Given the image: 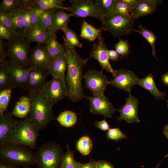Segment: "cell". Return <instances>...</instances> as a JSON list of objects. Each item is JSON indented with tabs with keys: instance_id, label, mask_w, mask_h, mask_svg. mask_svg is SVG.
<instances>
[{
	"instance_id": "cell-30",
	"label": "cell",
	"mask_w": 168,
	"mask_h": 168,
	"mask_svg": "<svg viewBox=\"0 0 168 168\" xmlns=\"http://www.w3.org/2000/svg\"><path fill=\"white\" fill-rule=\"evenodd\" d=\"M138 27L139 30H133V31L141 34L148 42L152 48V54L156 57L155 44L157 37L156 35L151 30L144 27L140 24Z\"/></svg>"
},
{
	"instance_id": "cell-3",
	"label": "cell",
	"mask_w": 168,
	"mask_h": 168,
	"mask_svg": "<svg viewBox=\"0 0 168 168\" xmlns=\"http://www.w3.org/2000/svg\"><path fill=\"white\" fill-rule=\"evenodd\" d=\"M0 159L23 167L35 164L36 153L27 146L6 142L0 145Z\"/></svg>"
},
{
	"instance_id": "cell-7",
	"label": "cell",
	"mask_w": 168,
	"mask_h": 168,
	"mask_svg": "<svg viewBox=\"0 0 168 168\" xmlns=\"http://www.w3.org/2000/svg\"><path fill=\"white\" fill-rule=\"evenodd\" d=\"M135 21L130 15L113 13L104 18L101 29L115 37L129 35L133 31Z\"/></svg>"
},
{
	"instance_id": "cell-53",
	"label": "cell",
	"mask_w": 168,
	"mask_h": 168,
	"mask_svg": "<svg viewBox=\"0 0 168 168\" xmlns=\"http://www.w3.org/2000/svg\"><path fill=\"white\" fill-rule=\"evenodd\" d=\"M130 7L131 9L133 8L137 4L139 0H123Z\"/></svg>"
},
{
	"instance_id": "cell-60",
	"label": "cell",
	"mask_w": 168,
	"mask_h": 168,
	"mask_svg": "<svg viewBox=\"0 0 168 168\" xmlns=\"http://www.w3.org/2000/svg\"><path fill=\"white\" fill-rule=\"evenodd\" d=\"M166 100L167 101V107L168 108V100Z\"/></svg>"
},
{
	"instance_id": "cell-6",
	"label": "cell",
	"mask_w": 168,
	"mask_h": 168,
	"mask_svg": "<svg viewBox=\"0 0 168 168\" xmlns=\"http://www.w3.org/2000/svg\"><path fill=\"white\" fill-rule=\"evenodd\" d=\"M35 153L37 168H60L63 155L58 144L53 142H45Z\"/></svg>"
},
{
	"instance_id": "cell-50",
	"label": "cell",
	"mask_w": 168,
	"mask_h": 168,
	"mask_svg": "<svg viewBox=\"0 0 168 168\" xmlns=\"http://www.w3.org/2000/svg\"><path fill=\"white\" fill-rule=\"evenodd\" d=\"M0 168H19L18 166L0 159Z\"/></svg>"
},
{
	"instance_id": "cell-32",
	"label": "cell",
	"mask_w": 168,
	"mask_h": 168,
	"mask_svg": "<svg viewBox=\"0 0 168 168\" xmlns=\"http://www.w3.org/2000/svg\"><path fill=\"white\" fill-rule=\"evenodd\" d=\"M76 147L82 155H87L90 154L92 149L93 142L89 137L83 136L77 142Z\"/></svg>"
},
{
	"instance_id": "cell-19",
	"label": "cell",
	"mask_w": 168,
	"mask_h": 168,
	"mask_svg": "<svg viewBox=\"0 0 168 168\" xmlns=\"http://www.w3.org/2000/svg\"><path fill=\"white\" fill-rule=\"evenodd\" d=\"M51 34V33L47 29L38 24L35 27L30 28L25 30L23 36L31 42H35L39 44L45 45Z\"/></svg>"
},
{
	"instance_id": "cell-20",
	"label": "cell",
	"mask_w": 168,
	"mask_h": 168,
	"mask_svg": "<svg viewBox=\"0 0 168 168\" xmlns=\"http://www.w3.org/2000/svg\"><path fill=\"white\" fill-rule=\"evenodd\" d=\"M156 5L152 0H139L131 9L130 15L135 21L140 17L146 16L155 12Z\"/></svg>"
},
{
	"instance_id": "cell-18",
	"label": "cell",
	"mask_w": 168,
	"mask_h": 168,
	"mask_svg": "<svg viewBox=\"0 0 168 168\" xmlns=\"http://www.w3.org/2000/svg\"><path fill=\"white\" fill-rule=\"evenodd\" d=\"M18 121L11 114H0V145L6 142L14 130Z\"/></svg>"
},
{
	"instance_id": "cell-48",
	"label": "cell",
	"mask_w": 168,
	"mask_h": 168,
	"mask_svg": "<svg viewBox=\"0 0 168 168\" xmlns=\"http://www.w3.org/2000/svg\"><path fill=\"white\" fill-rule=\"evenodd\" d=\"M95 125L97 128L104 131L108 130L110 129L109 125L105 119L96 122Z\"/></svg>"
},
{
	"instance_id": "cell-37",
	"label": "cell",
	"mask_w": 168,
	"mask_h": 168,
	"mask_svg": "<svg viewBox=\"0 0 168 168\" xmlns=\"http://www.w3.org/2000/svg\"><path fill=\"white\" fill-rule=\"evenodd\" d=\"M10 88L11 87L9 74L4 64L0 63V90Z\"/></svg>"
},
{
	"instance_id": "cell-33",
	"label": "cell",
	"mask_w": 168,
	"mask_h": 168,
	"mask_svg": "<svg viewBox=\"0 0 168 168\" xmlns=\"http://www.w3.org/2000/svg\"><path fill=\"white\" fill-rule=\"evenodd\" d=\"M67 151L63 156L61 168H77L78 162L75 160L73 154L70 150L69 145L66 144Z\"/></svg>"
},
{
	"instance_id": "cell-55",
	"label": "cell",
	"mask_w": 168,
	"mask_h": 168,
	"mask_svg": "<svg viewBox=\"0 0 168 168\" xmlns=\"http://www.w3.org/2000/svg\"><path fill=\"white\" fill-rule=\"evenodd\" d=\"M163 133L164 135H168V124H166L164 127Z\"/></svg>"
},
{
	"instance_id": "cell-43",
	"label": "cell",
	"mask_w": 168,
	"mask_h": 168,
	"mask_svg": "<svg viewBox=\"0 0 168 168\" xmlns=\"http://www.w3.org/2000/svg\"><path fill=\"white\" fill-rule=\"evenodd\" d=\"M108 139L118 141L123 139H127V136L124 134L119 128L110 129L106 134Z\"/></svg>"
},
{
	"instance_id": "cell-1",
	"label": "cell",
	"mask_w": 168,
	"mask_h": 168,
	"mask_svg": "<svg viewBox=\"0 0 168 168\" xmlns=\"http://www.w3.org/2000/svg\"><path fill=\"white\" fill-rule=\"evenodd\" d=\"M63 37L67 62L65 82L68 91V97L72 102H77L86 97L83 93L82 84L84 76L83 69L90 58H82L77 53L75 48L68 44L65 37L63 35Z\"/></svg>"
},
{
	"instance_id": "cell-35",
	"label": "cell",
	"mask_w": 168,
	"mask_h": 168,
	"mask_svg": "<svg viewBox=\"0 0 168 168\" xmlns=\"http://www.w3.org/2000/svg\"><path fill=\"white\" fill-rule=\"evenodd\" d=\"M12 88H7L0 90V114L4 113L9 104Z\"/></svg>"
},
{
	"instance_id": "cell-49",
	"label": "cell",
	"mask_w": 168,
	"mask_h": 168,
	"mask_svg": "<svg viewBox=\"0 0 168 168\" xmlns=\"http://www.w3.org/2000/svg\"><path fill=\"white\" fill-rule=\"evenodd\" d=\"M77 168H97V162L91 160L86 164L78 162Z\"/></svg>"
},
{
	"instance_id": "cell-9",
	"label": "cell",
	"mask_w": 168,
	"mask_h": 168,
	"mask_svg": "<svg viewBox=\"0 0 168 168\" xmlns=\"http://www.w3.org/2000/svg\"><path fill=\"white\" fill-rule=\"evenodd\" d=\"M0 63L4 64L9 74L12 88L26 89L28 77L31 68H24L9 60L7 59L3 63Z\"/></svg>"
},
{
	"instance_id": "cell-44",
	"label": "cell",
	"mask_w": 168,
	"mask_h": 168,
	"mask_svg": "<svg viewBox=\"0 0 168 168\" xmlns=\"http://www.w3.org/2000/svg\"><path fill=\"white\" fill-rule=\"evenodd\" d=\"M18 6L24 9H30L36 5L35 0H16Z\"/></svg>"
},
{
	"instance_id": "cell-4",
	"label": "cell",
	"mask_w": 168,
	"mask_h": 168,
	"mask_svg": "<svg viewBox=\"0 0 168 168\" xmlns=\"http://www.w3.org/2000/svg\"><path fill=\"white\" fill-rule=\"evenodd\" d=\"M39 130L27 116L23 120L17 121L14 130L6 142L17 143L34 150L39 137Z\"/></svg>"
},
{
	"instance_id": "cell-34",
	"label": "cell",
	"mask_w": 168,
	"mask_h": 168,
	"mask_svg": "<svg viewBox=\"0 0 168 168\" xmlns=\"http://www.w3.org/2000/svg\"><path fill=\"white\" fill-rule=\"evenodd\" d=\"M61 30L64 33L67 42L71 47L75 48L82 47L83 44L79 41L76 33L67 26Z\"/></svg>"
},
{
	"instance_id": "cell-25",
	"label": "cell",
	"mask_w": 168,
	"mask_h": 168,
	"mask_svg": "<svg viewBox=\"0 0 168 168\" xmlns=\"http://www.w3.org/2000/svg\"><path fill=\"white\" fill-rule=\"evenodd\" d=\"M31 106L30 97L22 96L16 103L11 114L12 115L21 118H25L30 113Z\"/></svg>"
},
{
	"instance_id": "cell-54",
	"label": "cell",
	"mask_w": 168,
	"mask_h": 168,
	"mask_svg": "<svg viewBox=\"0 0 168 168\" xmlns=\"http://www.w3.org/2000/svg\"><path fill=\"white\" fill-rule=\"evenodd\" d=\"M161 80L162 83L164 85L168 86V72L162 75L161 77Z\"/></svg>"
},
{
	"instance_id": "cell-12",
	"label": "cell",
	"mask_w": 168,
	"mask_h": 168,
	"mask_svg": "<svg viewBox=\"0 0 168 168\" xmlns=\"http://www.w3.org/2000/svg\"><path fill=\"white\" fill-rule=\"evenodd\" d=\"M89 100L90 111L96 115H101L106 118H111L116 110L108 98L104 94L86 96Z\"/></svg>"
},
{
	"instance_id": "cell-39",
	"label": "cell",
	"mask_w": 168,
	"mask_h": 168,
	"mask_svg": "<svg viewBox=\"0 0 168 168\" xmlns=\"http://www.w3.org/2000/svg\"><path fill=\"white\" fill-rule=\"evenodd\" d=\"M18 7L16 0H2L0 5V13L9 14Z\"/></svg>"
},
{
	"instance_id": "cell-47",
	"label": "cell",
	"mask_w": 168,
	"mask_h": 168,
	"mask_svg": "<svg viewBox=\"0 0 168 168\" xmlns=\"http://www.w3.org/2000/svg\"><path fill=\"white\" fill-rule=\"evenodd\" d=\"M12 36L9 30L1 24H0V39H5L8 41L12 39Z\"/></svg>"
},
{
	"instance_id": "cell-28",
	"label": "cell",
	"mask_w": 168,
	"mask_h": 168,
	"mask_svg": "<svg viewBox=\"0 0 168 168\" xmlns=\"http://www.w3.org/2000/svg\"><path fill=\"white\" fill-rule=\"evenodd\" d=\"M77 117L75 113L72 111L66 110L62 112L57 118V120L62 126L71 127L76 123Z\"/></svg>"
},
{
	"instance_id": "cell-17",
	"label": "cell",
	"mask_w": 168,
	"mask_h": 168,
	"mask_svg": "<svg viewBox=\"0 0 168 168\" xmlns=\"http://www.w3.org/2000/svg\"><path fill=\"white\" fill-rule=\"evenodd\" d=\"M49 74L47 70L39 68H31L29 74L26 89L28 91L42 92Z\"/></svg>"
},
{
	"instance_id": "cell-52",
	"label": "cell",
	"mask_w": 168,
	"mask_h": 168,
	"mask_svg": "<svg viewBox=\"0 0 168 168\" xmlns=\"http://www.w3.org/2000/svg\"><path fill=\"white\" fill-rule=\"evenodd\" d=\"M97 168H114L110 162L105 160H100L97 162Z\"/></svg>"
},
{
	"instance_id": "cell-57",
	"label": "cell",
	"mask_w": 168,
	"mask_h": 168,
	"mask_svg": "<svg viewBox=\"0 0 168 168\" xmlns=\"http://www.w3.org/2000/svg\"><path fill=\"white\" fill-rule=\"evenodd\" d=\"M154 2L156 3V5L158 4H160L162 3V2L161 0H154Z\"/></svg>"
},
{
	"instance_id": "cell-15",
	"label": "cell",
	"mask_w": 168,
	"mask_h": 168,
	"mask_svg": "<svg viewBox=\"0 0 168 168\" xmlns=\"http://www.w3.org/2000/svg\"><path fill=\"white\" fill-rule=\"evenodd\" d=\"M53 61L45 45L38 44L31 49L29 58V67L47 70Z\"/></svg>"
},
{
	"instance_id": "cell-23",
	"label": "cell",
	"mask_w": 168,
	"mask_h": 168,
	"mask_svg": "<svg viewBox=\"0 0 168 168\" xmlns=\"http://www.w3.org/2000/svg\"><path fill=\"white\" fill-rule=\"evenodd\" d=\"M45 46L53 60L61 56H65L63 45L58 42L55 33H51Z\"/></svg>"
},
{
	"instance_id": "cell-56",
	"label": "cell",
	"mask_w": 168,
	"mask_h": 168,
	"mask_svg": "<svg viewBox=\"0 0 168 168\" xmlns=\"http://www.w3.org/2000/svg\"><path fill=\"white\" fill-rule=\"evenodd\" d=\"M168 154H166L164 157V158L159 163H158L157 165L154 168H158L161 164L162 162L168 156Z\"/></svg>"
},
{
	"instance_id": "cell-59",
	"label": "cell",
	"mask_w": 168,
	"mask_h": 168,
	"mask_svg": "<svg viewBox=\"0 0 168 168\" xmlns=\"http://www.w3.org/2000/svg\"><path fill=\"white\" fill-rule=\"evenodd\" d=\"M165 137H166L168 140V135H164Z\"/></svg>"
},
{
	"instance_id": "cell-14",
	"label": "cell",
	"mask_w": 168,
	"mask_h": 168,
	"mask_svg": "<svg viewBox=\"0 0 168 168\" xmlns=\"http://www.w3.org/2000/svg\"><path fill=\"white\" fill-rule=\"evenodd\" d=\"M113 76V78L109 81V84L128 92L137 84L139 79L133 72L125 69L115 70Z\"/></svg>"
},
{
	"instance_id": "cell-29",
	"label": "cell",
	"mask_w": 168,
	"mask_h": 168,
	"mask_svg": "<svg viewBox=\"0 0 168 168\" xmlns=\"http://www.w3.org/2000/svg\"><path fill=\"white\" fill-rule=\"evenodd\" d=\"M117 1V0H96L94 1V2L97 6L104 18L112 14L114 7Z\"/></svg>"
},
{
	"instance_id": "cell-22",
	"label": "cell",
	"mask_w": 168,
	"mask_h": 168,
	"mask_svg": "<svg viewBox=\"0 0 168 168\" xmlns=\"http://www.w3.org/2000/svg\"><path fill=\"white\" fill-rule=\"evenodd\" d=\"M137 84L148 91L156 99L160 100L164 99L166 94L158 90L152 73H149L145 77L139 79Z\"/></svg>"
},
{
	"instance_id": "cell-31",
	"label": "cell",
	"mask_w": 168,
	"mask_h": 168,
	"mask_svg": "<svg viewBox=\"0 0 168 168\" xmlns=\"http://www.w3.org/2000/svg\"><path fill=\"white\" fill-rule=\"evenodd\" d=\"M63 0H35L36 4L44 10L60 9L68 10V7L64 6Z\"/></svg>"
},
{
	"instance_id": "cell-58",
	"label": "cell",
	"mask_w": 168,
	"mask_h": 168,
	"mask_svg": "<svg viewBox=\"0 0 168 168\" xmlns=\"http://www.w3.org/2000/svg\"><path fill=\"white\" fill-rule=\"evenodd\" d=\"M23 168H33L31 167L30 166H27L23 167Z\"/></svg>"
},
{
	"instance_id": "cell-2",
	"label": "cell",
	"mask_w": 168,
	"mask_h": 168,
	"mask_svg": "<svg viewBox=\"0 0 168 168\" xmlns=\"http://www.w3.org/2000/svg\"><path fill=\"white\" fill-rule=\"evenodd\" d=\"M31 101L29 117L39 130H42L54 119L53 105L42 92L28 91Z\"/></svg>"
},
{
	"instance_id": "cell-51",
	"label": "cell",
	"mask_w": 168,
	"mask_h": 168,
	"mask_svg": "<svg viewBox=\"0 0 168 168\" xmlns=\"http://www.w3.org/2000/svg\"><path fill=\"white\" fill-rule=\"evenodd\" d=\"M107 52L110 59L114 61L119 60V54L115 50L107 49Z\"/></svg>"
},
{
	"instance_id": "cell-21",
	"label": "cell",
	"mask_w": 168,
	"mask_h": 168,
	"mask_svg": "<svg viewBox=\"0 0 168 168\" xmlns=\"http://www.w3.org/2000/svg\"><path fill=\"white\" fill-rule=\"evenodd\" d=\"M67 69V60L65 56H61L53 60L47 70L52 77L65 81V72Z\"/></svg>"
},
{
	"instance_id": "cell-10",
	"label": "cell",
	"mask_w": 168,
	"mask_h": 168,
	"mask_svg": "<svg viewBox=\"0 0 168 168\" xmlns=\"http://www.w3.org/2000/svg\"><path fill=\"white\" fill-rule=\"evenodd\" d=\"M42 93L54 105L66 97H68V91L65 81L53 77L46 83Z\"/></svg>"
},
{
	"instance_id": "cell-41",
	"label": "cell",
	"mask_w": 168,
	"mask_h": 168,
	"mask_svg": "<svg viewBox=\"0 0 168 168\" xmlns=\"http://www.w3.org/2000/svg\"><path fill=\"white\" fill-rule=\"evenodd\" d=\"M115 51L122 57L127 56L129 52L128 41L119 38V41L114 45Z\"/></svg>"
},
{
	"instance_id": "cell-42",
	"label": "cell",
	"mask_w": 168,
	"mask_h": 168,
	"mask_svg": "<svg viewBox=\"0 0 168 168\" xmlns=\"http://www.w3.org/2000/svg\"><path fill=\"white\" fill-rule=\"evenodd\" d=\"M131 9L123 0H117L114 7L113 13L129 15Z\"/></svg>"
},
{
	"instance_id": "cell-11",
	"label": "cell",
	"mask_w": 168,
	"mask_h": 168,
	"mask_svg": "<svg viewBox=\"0 0 168 168\" xmlns=\"http://www.w3.org/2000/svg\"><path fill=\"white\" fill-rule=\"evenodd\" d=\"M85 87L88 89L93 95L104 94L109 81L103 73V70H89L84 74Z\"/></svg>"
},
{
	"instance_id": "cell-38",
	"label": "cell",
	"mask_w": 168,
	"mask_h": 168,
	"mask_svg": "<svg viewBox=\"0 0 168 168\" xmlns=\"http://www.w3.org/2000/svg\"><path fill=\"white\" fill-rule=\"evenodd\" d=\"M0 24L7 28L12 36L19 35L17 34L14 25L8 14L0 13Z\"/></svg>"
},
{
	"instance_id": "cell-40",
	"label": "cell",
	"mask_w": 168,
	"mask_h": 168,
	"mask_svg": "<svg viewBox=\"0 0 168 168\" xmlns=\"http://www.w3.org/2000/svg\"><path fill=\"white\" fill-rule=\"evenodd\" d=\"M54 14L53 9L45 10L38 24L49 30L52 22Z\"/></svg>"
},
{
	"instance_id": "cell-5",
	"label": "cell",
	"mask_w": 168,
	"mask_h": 168,
	"mask_svg": "<svg viewBox=\"0 0 168 168\" xmlns=\"http://www.w3.org/2000/svg\"><path fill=\"white\" fill-rule=\"evenodd\" d=\"M31 42L21 35L13 36L6 42L7 57L14 63L24 68L29 67Z\"/></svg>"
},
{
	"instance_id": "cell-61",
	"label": "cell",
	"mask_w": 168,
	"mask_h": 168,
	"mask_svg": "<svg viewBox=\"0 0 168 168\" xmlns=\"http://www.w3.org/2000/svg\"></svg>"
},
{
	"instance_id": "cell-27",
	"label": "cell",
	"mask_w": 168,
	"mask_h": 168,
	"mask_svg": "<svg viewBox=\"0 0 168 168\" xmlns=\"http://www.w3.org/2000/svg\"><path fill=\"white\" fill-rule=\"evenodd\" d=\"M24 9L18 6L12 12L8 14L18 35H22L24 32Z\"/></svg>"
},
{
	"instance_id": "cell-16",
	"label": "cell",
	"mask_w": 168,
	"mask_h": 168,
	"mask_svg": "<svg viewBox=\"0 0 168 168\" xmlns=\"http://www.w3.org/2000/svg\"><path fill=\"white\" fill-rule=\"evenodd\" d=\"M128 92V96L126 98V103L118 110L120 115L117 121L124 120L128 123H139L140 120L138 116V100L131 94V91Z\"/></svg>"
},
{
	"instance_id": "cell-24",
	"label": "cell",
	"mask_w": 168,
	"mask_h": 168,
	"mask_svg": "<svg viewBox=\"0 0 168 168\" xmlns=\"http://www.w3.org/2000/svg\"><path fill=\"white\" fill-rule=\"evenodd\" d=\"M72 16L73 15L71 13H68L62 10L54 13L49 31L51 33H55L57 30H61L67 26L70 17Z\"/></svg>"
},
{
	"instance_id": "cell-36",
	"label": "cell",
	"mask_w": 168,
	"mask_h": 168,
	"mask_svg": "<svg viewBox=\"0 0 168 168\" xmlns=\"http://www.w3.org/2000/svg\"><path fill=\"white\" fill-rule=\"evenodd\" d=\"M30 10V28H32L35 27L38 24L45 10H43L36 4Z\"/></svg>"
},
{
	"instance_id": "cell-13",
	"label": "cell",
	"mask_w": 168,
	"mask_h": 168,
	"mask_svg": "<svg viewBox=\"0 0 168 168\" xmlns=\"http://www.w3.org/2000/svg\"><path fill=\"white\" fill-rule=\"evenodd\" d=\"M107 49L104 38L100 36L97 39L96 43H93L92 49L89 52V58L96 59L100 64L102 70H105L113 75L115 70L110 64Z\"/></svg>"
},
{
	"instance_id": "cell-26",
	"label": "cell",
	"mask_w": 168,
	"mask_h": 168,
	"mask_svg": "<svg viewBox=\"0 0 168 168\" xmlns=\"http://www.w3.org/2000/svg\"><path fill=\"white\" fill-rule=\"evenodd\" d=\"M102 30L99 29L89 24L83 19L80 33L81 37L93 42L100 36Z\"/></svg>"
},
{
	"instance_id": "cell-46",
	"label": "cell",
	"mask_w": 168,
	"mask_h": 168,
	"mask_svg": "<svg viewBox=\"0 0 168 168\" xmlns=\"http://www.w3.org/2000/svg\"><path fill=\"white\" fill-rule=\"evenodd\" d=\"M30 9H24L23 22L24 27V32L30 27Z\"/></svg>"
},
{
	"instance_id": "cell-8",
	"label": "cell",
	"mask_w": 168,
	"mask_h": 168,
	"mask_svg": "<svg viewBox=\"0 0 168 168\" xmlns=\"http://www.w3.org/2000/svg\"><path fill=\"white\" fill-rule=\"evenodd\" d=\"M72 3L68 7V11L71 12L73 16L84 18L87 17H95L101 22L103 17L97 6L94 1L90 0H69Z\"/></svg>"
},
{
	"instance_id": "cell-45",
	"label": "cell",
	"mask_w": 168,
	"mask_h": 168,
	"mask_svg": "<svg viewBox=\"0 0 168 168\" xmlns=\"http://www.w3.org/2000/svg\"><path fill=\"white\" fill-rule=\"evenodd\" d=\"M7 57L6 42L0 39V63H3Z\"/></svg>"
}]
</instances>
